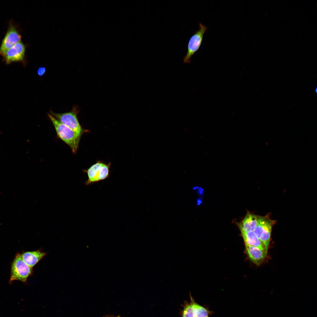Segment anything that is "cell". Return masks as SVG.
<instances>
[{"label":"cell","mask_w":317,"mask_h":317,"mask_svg":"<svg viewBox=\"0 0 317 317\" xmlns=\"http://www.w3.org/2000/svg\"><path fill=\"white\" fill-rule=\"evenodd\" d=\"M48 115L54 126L58 136L70 147L73 153H76L81 136L60 122L50 114Z\"/></svg>","instance_id":"1"},{"label":"cell","mask_w":317,"mask_h":317,"mask_svg":"<svg viewBox=\"0 0 317 317\" xmlns=\"http://www.w3.org/2000/svg\"><path fill=\"white\" fill-rule=\"evenodd\" d=\"M9 282L15 280L26 282L33 273V268L27 265L23 260L21 254L17 253L11 264Z\"/></svg>","instance_id":"2"},{"label":"cell","mask_w":317,"mask_h":317,"mask_svg":"<svg viewBox=\"0 0 317 317\" xmlns=\"http://www.w3.org/2000/svg\"><path fill=\"white\" fill-rule=\"evenodd\" d=\"M78 110L74 106L70 112L58 113L51 111L50 114L60 122L68 127L81 136L83 133L87 131L81 126L79 122L77 115Z\"/></svg>","instance_id":"3"},{"label":"cell","mask_w":317,"mask_h":317,"mask_svg":"<svg viewBox=\"0 0 317 317\" xmlns=\"http://www.w3.org/2000/svg\"><path fill=\"white\" fill-rule=\"evenodd\" d=\"M111 165L110 162L107 164L98 161L88 168L84 170L83 172L88 176L87 180L85 182V185L88 186L108 178Z\"/></svg>","instance_id":"4"},{"label":"cell","mask_w":317,"mask_h":317,"mask_svg":"<svg viewBox=\"0 0 317 317\" xmlns=\"http://www.w3.org/2000/svg\"><path fill=\"white\" fill-rule=\"evenodd\" d=\"M275 220L268 216H258L257 225L254 231L255 235L267 250L270 241L272 228Z\"/></svg>","instance_id":"5"},{"label":"cell","mask_w":317,"mask_h":317,"mask_svg":"<svg viewBox=\"0 0 317 317\" xmlns=\"http://www.w3.org/2000/svg\"><path fill=\"white\" fill-rule=\"evenodd\" d=\"M21 36L16 26L11 20L0 45V55L5 53L18 43L21 41Z\"/></svg>","instance_id":"6"},{"label":"cell","mask_w":317,"mask_h":317,"mask_svg":"<svg viewBox=\"0 0 317 317\" xmlns=\"http://www.w3.org/2000/svg\"><path fill=\"white\" fill-rule=\"evenodd\" d=\"M207 28L201 23H199V28L191 37L187 46V51L183 58V63H189L192 56L199 49L201 44L204 34Z\"/></svg>","instance_id":"7"},{"label":"cell","mask_w":317,"mask_h":317,"mask_svg":"<svg viewBox=\"0 0 317 317\" xmlns=\"http://www.w3.org/2000/svg\"><path fill=\"white\" fill-rule=\"evenodd\" d=\"M26 45L21 41L8 49L2 56L6 64L13 62H26Z\"/></svg>","instance_id":"8"},{"label":"cell","mask_w":317,"mask_h":317,"mask_svg":"<svg viewBox=\"0 0 317 317\" xmlns=\"http://www.w3.org/2000/svg\"><path fill=\"white\" fill-rule=\"evenodd\" d=\"M246 251L249 258L255 264H260L264 260L267 252L260 248L252 246H246Z\"/></svg>","instance_id":"9"},{"label":"cell","mask_w":317,"mask_h":317,"mask_svg":"<svg viewBox=\"0 0 317 317\" xmlns=\"http://www.w3.org/2000/svg\"><path fill=\"white\" fill-rule=\"evenodd\" d=\"M46 255V252L40 250L25 252L21 254V257L24 262L32 268Z\"/></svg>","instance_id":"10"},{"label":"cell","mask_w":317,"mask_h":317,"mask_svg":"<svg viewBox=\"0 0 317 317\" xmlns=\"http://www.w3.org/2000/svg\"><path fill=\"white\" fill-rule=\"evenodd\" d=\"M258 216L249 213L239 224L241 232L254 231L257 226Z\"/></svg>","instance_id":"11"},{"label":"cell","mask_w":317,"mask_h":317,"mask_svg":"<svg viewBox=\"0 0 317 317\" xmlns=\"http://www.w3.org/2000/svg\"><path fill=\"white\" fill-rule=\"evenodd\" d=\"M246 246H252L266 250L263 245L257 237L254 231L241 232Z\"/></svg>","instance_id":"12"},{"label":"cell","mask_w":317,"mask_h":317,"mask_svg":"<svg viewBox=\"0 0 317 317\" xmlns=\"http://www.w3.org/2000/svg\"><path fill=\"white\" fill-rule=\"evenodd\" d=\"M195 317H207L209 314V311L207 308L195 302Z\"/></svg>","instance_id":"13"},{"label":"cell","mask_w":317,"mask_h":317,"mask_svg":"<svg viewBox=\"0 0 317 317\" xmlns=\"http://www.w3.org/2000/svg\"><path fill=\"white\" fill-rule=\"evenodd\" d=\"M46 71V68L45 67H39L37 70L38 75L40 76H41L45 74Z\"/></svg>","instance_id":"14"},{"label":"cell","mask_w":317,"mask_h":317,"mask_svg":"<svg viewBox=\"0 0 317 317\" xmlns=\"http://www.w3.org/2000/svg\"><path fill=\"white\" fill-rule=\"evenodd\" d=\"M193 190H196L197 193L199 195H202L204 193L203 189L198 186H195L193 188Z\"/></svg>","instance_id":"15"},{"label":"cell","mask_w":317,"mask_h":317,"mask_svg":"<svg viewBox=\"0 0 317 317\" xmlns=\"http://www.w3.org/2000/svg\"><path fill=\"white\" fill-rule=\"evenodd\" d=\"M202 199L200 198H198L196 200V204L197 205L199 206L202 203Z\"/></svg>","instance_id":"16"},{"label":"cell","mask_w":317,"mask_h":317,"mask_svg":"<svg viewBox=\"0 0 317 317\" xmlns=\"http://www.w3.org/2000/svg\"></svg>","instance_id":"17"}]
</instances>
